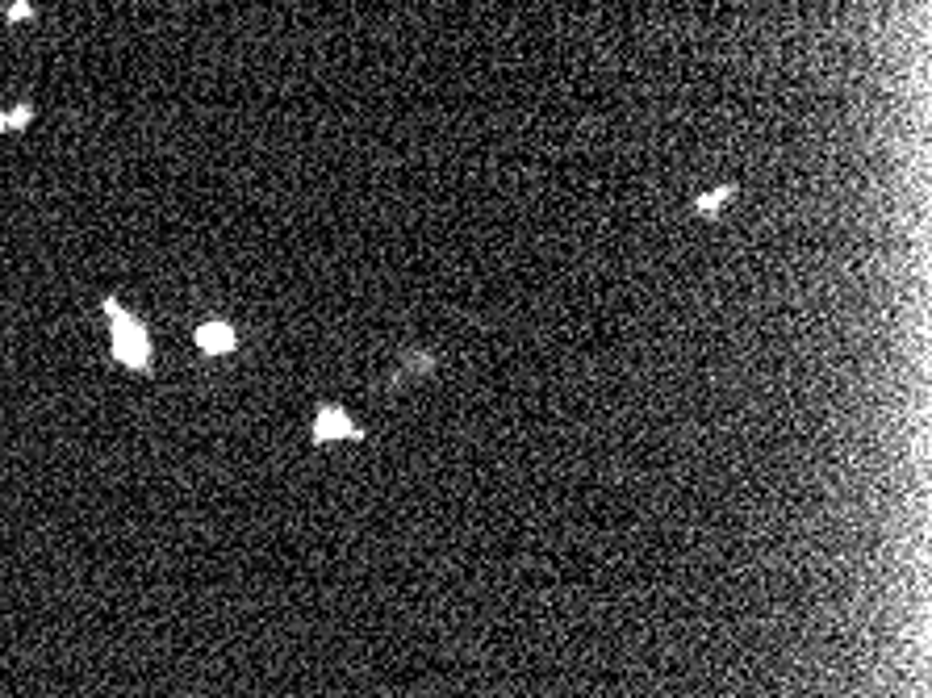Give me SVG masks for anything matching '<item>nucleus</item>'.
<instances>
[{"label":"nucleus","mask_w":932,"mask_h":698,"mask_svg":"<svg viewBox=\"0 0 932 698\" xmlns=\"http://www.w3.org/2000/svg\"><path fill=\"white\" fill-rule=\"evenodd\" d=\"M339 439H364V427L352 423V414L343 406H318L314 410V427H310V444L314 448H326V444H339Z\"/></svg>","instance_id":"obj_2"},{"label":"nucleus","mask_w":932,"mask_h":698,"mask_svg":"<svg viewBox=\"0 0 932 698\" xmlns=\"http://www.w3.org/2000/svg\"><path fill=\"white\" fill-rule=\"evenodd\" d=\"M30 17H34V0H13V5L5 9L9 26H21V21H30Z\"/></svg>","instance_id":"obj_7"},{"label":"nucleus","mask_w":932,"mask_h":698,"mask_svg":"<svg viewBox=\"0 0 932 698\" xmlns=\"http://www.w3.org/2000/svg\"><path fill=\"white\" fill-rule=\"evenodd\" d=\"M101 310H105V318H109V352H113V360H118L122 368H130V372H151V335H147V327L138 322L118 297H105L101 301Z\"/></svg>","instance_id":"obj_1"},{"label":"nucleus","mask_w":932,"mask_h":698,"mask_svg":"<svg viewBox=\"0 0 932 698\" xmlns=\"http://www.w3.org/2000/svg\"><path fill=\"white\" fill-rule=\"evenodd\" d=\"M193 343H197L201 356H230L239 347V331L230 327V322H222V318H205L201 327L193 331Z\"/></svg>","instance_id":"obj_3"},{"label":"nucleus","mask_w":932,"mask_h":698,"mask_svg":"<svg viewBox=\"0 0 932 698\" xmlns=\"http://www.w3.org/2000/svg\"><path fill=\"white\" fill-rule=\"evenodd\" d=\"M435 368H439V360H435L431 352H406L402 368L393 372V385H402V381H410V377H427V372H435Z\"/></svg>","instance_id":"obj_5"},{"label":"nucleus","mask_w":932,"mask_h":698,"mask_svg":"<svg viewBox=\"0 0 932 698\" xmlns=\"http://www.w3.org/2000/svg\"><path fill=\"white\" fill-rule=\"evenodd\" d=\"M736 193H740L736 184H719V189H711V193H698V197H694V214H698V218H715Z\"/></svg>","instance_id":"obj_4"},{"label":"nucleus","mask_w":932,"mask_h":698,"mask_svg":"<svg viewBox=\"0 0 932 698\" xmlns=\"http://www.w3.org/2000/svg\"><path fill=\"white\" fill-rule=\"evenodd\" d=\"M34 122V105L30 101H17L13 109L0 113V134H17V130H26Z\"/></svg>","instance_id":"obj_6"}]
</instances>
